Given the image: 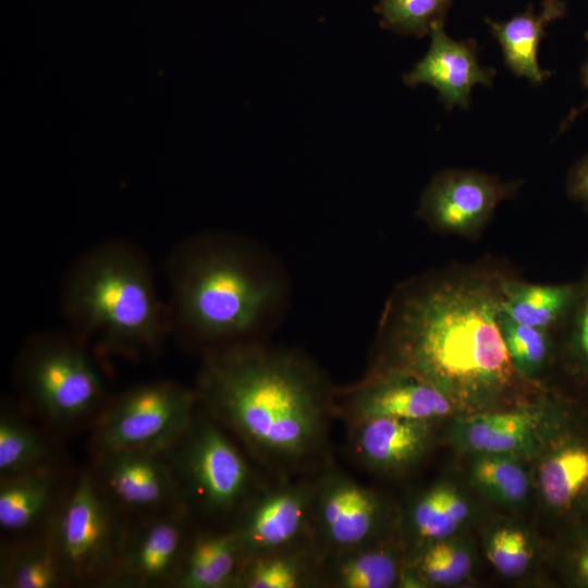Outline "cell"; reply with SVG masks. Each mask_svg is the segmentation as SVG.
I'll use <instances>...</instances> for the list:
<instances>
[{
    "label": "cell",
    "instance_id": "obj_1",
    "mask_svg": "<svg viewBox=\"0 0 588 588\" xmlns=\"http://www.w3.org/2000/svg\"><path fill=\"white\" fill-rule=\"evenodd\" d=\"M193 390L269 477L313 475L332 460L336 388L302 352L265 342L208 351Z\"/></svg>",
    "mask_w": 588,
    "mask_h": 588
},
{
    "label": "cell",
    "instance_id": "obj_2",
    "mask_svg": "<svg viewBox=\"0 0 588 588\" xmlns=\"http://www.w3.org/2000/svg\"><path fill=\"white\" fill-rule=\"evenodd\" d=\"M501 283L482 278H424L401 286L379 328L370 371L401 370L452 401L479 402L512 381L500 330Z\"/></svg>",
    "mask_w": 588,
    "mask_h": 588
},
{
    "label": "cell",
    "instance_id": "obj_3",
    "mask_svg": "<svg viewBox=\"0 0 588 588\" xmlns=\"http://www.w3.org/2000/svg\"><path fill=\"white\" fill-rule=\"evenodd\" d=\"M170 331L203 354L264 342L286 309L289 275L247 237L200 233L181 242L167 264Z\"/></svg>",
    "mask_w": 588,
    "mask_h": 588
},
{
    "label": "cell",
    "instance_id": "obj_4",
    "mask_svg": "<svg viewBox=\"0 0 588 588\" xmlns=\"http://www.w3.org/2000/svg\"><path fill=\"white\" fill-rule=\"evenodd\" d=\"M61 307L72 332L107 353L149 354L170 332L151 266L126 242L84 253L65 277Z\"/></svg>",
    "mask_w": 588,
    "mask_h": 588
},
{
    "label": "cell",
    "instance_id": "obj_5",
    "mask_svg": "<svg viewBox=\"0 0 588 588\" xmlns=\"http://www.w3.org/2000/svg\"><path fill=\"white\" fill-rule=\"evenodd\" d=\"M182 503L196 522L228 527L267 482L256 463L199 406L166 449Z\"/></svg>",
    "mask_w": 588,
    "mask_h": 588
},
{
    "label": "cell",
    "instance_id": "obj_6",
    "mask_svg": "<svg viewBox=\"0 0 588 588\" xmlns=\"http://www.w3.org/2000/svg\"><path fill=\"white\" fill-rule=\"evenodd\" d=\"M15 379L29 415L53 433L90 428L110 399L88 344L73 332L28 340Z\"/></svg>",
    "mask_w": 588,
    "mask_h": 588
},
{
    "label": "cell",
    "instance_id": "obj_7",
    "mask_svg": "<svg viewBox=\"0 0 588 588\" xmlns=\"http://www.w3.org/2000/svg\"><path fill=\"white\" fill-rule=\"evenodd\" d=\"M128 517L97 483L88 466L75 471L49 524L70 587H109L115 573Z\"/></svg>",
    "mask_w": 588,
    "mask_h": 588
},
{
    "label": "cell",
    "instance_id": "obj_8",
    "mask_svg": "<svg viewBox=\"0 0 588 588\" xmlns=\"http://www.w3.org/2000/svg\"><path fill=\"white\" fill-rule=\"evenodd\" d=\"M198 407L193 389L173 381L134 385L109 401L90 427L91 454L166 450Z\"/></svg>",
    "mask_w": 588,
    "mask_h": 588
},
{
    "label": "cell",
    "instance_id": "obj_9",
    "mask_svg": "<svg viewBox=\"0 0 588 588\" xmlns=\"http://www.w3.org/2000/svg\"><path fill=\"white\" fill-rule=\"evenodd\" d=\"M387 505L332 460L315 474L311 538L323 559L385 538Z\"/></svg>",
    "mask_w": 588,
    "mask_h": 588
},
{
    "label": "cell",
    "instance_id": "obj_10",
    "mask_svg": "<svg viewBox=\"0 0 588 588\" xmlns=\"http://www.w3.org/2000/svg\"><path fill=\"white\" fill-rule=\"evenodd\" d=\"M195 522L183 503L128 517L108 588H174Z\"/></svg>",
    "mask_w": 588,
    "mask_h": 588
},
{
    "label": "cell",
    "instance_id": "obj_11",
    "mask_svg": "<svg viewBox=\"0 0 588 588\" xmlns=\"http://www.w3.org/2000/svg\"><path fill=\"white\" fill-rule=\"evenodd\" d=\"M315 474L269 478L233 528L245 561L313 540Z\"/></svg>",
    "mask_w": 588,
    "mask_h": 588
},
{
    "label": "cell",
    "instance_id": "obj_12",
    "mask_svg": "<svg viewBox=\"0 0 588 588\" xmlns=\"http://www.w3.org/2000/svg\"><path fill=\"white\" fill-rule=\"evenodd\" d=\"M452 400L430 382L401 370L368 372L360 381L336 388L334 414L346 425L391 417L430 422L449 415Z\"/></svg>",
    "mask_w": 588,
    "mask_h": 588
},
{
    "label": "cell",
    "instance_id": "obj_13",
    "mask_svg": "<svg viewBox=\"0 0 588 588\" xmlns=\"http://www.w3.org/2000/svg\"><path fill=\"white\" fill-rule=\"evenodd\" d=\"M88 467L107 498L127 517L182 503L166 450L96 453Z\"/></svg>",
    "mask_w": 588,
    "mask_h": 588
},
{
    "label": "cell",
    "instance_id": "obj_14",
    "mask_svg": "<svg viewBox=\"0 0 588 588\" xmlns=\"http://www.w3.org/2000/svg\"><path fill=\"white\" fill-rule=\"evenodd\" d=\"M515 189V184L501 183L482 172L446 170L437 174L422 193L418 215L439 231L471 234Z\"/></svg>",
    "mask_w": 588,
    "mask_h": 588
},
{
    "label": "cell",
    "instance_id": "obj_15",
    "mask_svg": "<svg viewBox=\"0 0 588 588\" xmlns=\"http://www.w3.org/2000/svg\"><path fill=\"white\" fill-rule=\"evenodd\" d=\"M431 41L427 53L413 69L403 75L409 87L426 84L433 87L446 110L470 107V94L475 85L492 86L497 71L481 66L474 38L456 40L437 25L430 33Z\"/></svg>",
    "mask_w": 588,
    "mask_h": 588
},
{
    "label": "cell",
    "instance_id": "obj_16",
    "mask_svg": "<svg viewBox=\"0 0 588 588\" xmlns=\"http://www.w3.org/2000/svg\"><path fill=\"white\" fill-rule=\"evenodd\" d=\"M346 427L350 456L372 474L405 473L424 457L430 444V422L375 417Z\"/></svg>",
    "mask_w": 588,
    "mask_h": 588
},
{
    "label": "cell",
    "instance_id": "obj_17",
    "mask_svg": "<svg viewBox=\"0 0 588 588\" xmlns=\"http://www.w3.org/2000/svg\"><path fill=\"white\" fill-rule=\"evenodd\" d=\"M74 475L65 465L0 477V528L4 538L46 529L70 490Z\"/></svg>",
    "mask_w": 588,
    "mask_h": 588
},
{
    "label": "cell",
    "instance_id": "obj_18",
    "mask_svg": "<svg viewBox=\"0 0 588 588\" xmlns=\"http://www.w3.org/2000/svg\"><path fill=\"white\" fill-rule=\"evenodd\" d=\"M566 428L540 465V492L554 512L588 514V430Z\"/></svg>",
    "mask_w": 588,
    "mask_h": 588
},
{
    "label": "cell",
    "instance_id": "obj_19",
    "mask_svg": "<svg viewBox=\"0 0 588 588\" xmlns=\"http://www.w3.org/2000/svg\"><path fill=\"white\" fill-rule=\"evenodd\" d=\"M244 561L231 526L195 522L174 588H235Z\"/></svg>",
    "mask_w": 588,
    "mask_h": 588
},
{
    "label": "cell",
    "instance_id": "obj_20",
    "mask_svg": "<svg viewBox=\"0 0 588 588\" xmlns=\"http://www.w3.org/2000/svg\"><path fill=\"white\" fill-rule=\"evenodd\" d=\"M566 12L565 1L542 0L539 12L530 3L524 12L507 21L497 22L490 17H485V21L500 44L503 61L510 71L539 85L550 76V72L541 69L538 62L540 41L548 25L564 17Z\"/></svg>",
    "mask_w": 588,
    "mask_h": 588
},
{
    "label": "cell",
    "instance_id": "obj_21",
    "mask_svg": "<svg viewBox=\"0 0 588 588\" xmlns=\"http://www.w3.org/2000/svg\"><path fill=\"white\" fill-rule=\"evenodd\" d=\"M0 587H70L49 527L32 535L2 538Z\"/></svg>",
    "mask_w": 588,
    "mask_h": 588
},
{
    "label": "cell",
    "instance_id": "obj_22",
    "mask_svg": "<svg viewBox=\"0 0 588 588\" xmlns=\"http://www.w3.org/2000/svg\"><path fill=\"white\" fill-rule=\"evenodd\" d=\"M404 565L382 538L323 559L320 588H390L400 584Z\"/></svg>",
    "mask_w": 588,
    "mask_h": 588
},
{
    "label": "cell",
    "instance_id": "obj_23",
    "mask_svg": "<svg viewBox=\"0 0 588 588\" xmlns=\"http://www.w3.org/2000/svg\"><path fill=\"white\" fill-rule=\"evenodd\" d=\"M9 405L0 414V477L65 466L56 436Z\"/></svg>",
    "mask_w": 588,
    "mask_h": 588
},
{
    "label": "cell",
    "instance_id": "obj_24",
    "mask_svg": "<svg viewBox=\"0 0 588 588\" xmlns=\"http://www.w3.org/2000/svg\"><path fill=\"white\" fill-rule=\"evenodd\" d=\"M323 558L313 540L244 561L235 588H318Z\"/></svg>",
    "mask_w": 588,
    "mask_h": 588
},
{
    "label": "cell",
    "instance_id": "obj_25",
    "mask_svg": "<svg viewBox=\"0 0 588 588\" xmlns=\"http://www.w3.org/2000/svg\"><path fill=\"white\" fill-rule=\"evenodd\" d=\"M537 417L526 411L479 413L461 419L456 436L466 449L480 454L512 455L529 449Z\"/></svg>",
    "mask_w": 588,
    "mask_h": 588
},
{
    "label": "cell",
    "instance_id": "obj_26",
    "mask_svg": "<svg viewBox=\"0 0 588 588\" xmlns=\"http://www.w3.org/2000/svg\"><path fill=\"white\" fill-rule=\"evenodd\" d=\"M578 292V283L530 284L501 282V313L512 320L540 329L564 321Z\"/></svg>",
    "mask_w": 588,
    "mask_h": 588
},
{
    "label": "cell",
    "instance_id": "obj_27",
    "mask_svg": "<svg viewBox=\"0 0 588 588\" xmlns=\"http://www.w3.org/2000/svg\"><path fill=\"white\" fill-rule=\"evenodd\" d=\"M466 501L450 487L434 486L419 494L406 514V526L421 544L449 538L468 516Z\"/></svg>",
    "mask_w": 588,
    "mask_h": 588
},
{
    "label": "cell",
    "instance_id": "obj_28",
    "mask_svg": "<svg viewBox=\"0 0 588 588\" xmlns=\"http://www.w3.org/2000/svg\"><path fill=\"white\" fill-rule=\"evenodd\" d=\"M471 568L468 552L457 543L437 540L421 544L404 565L401 584L448 586L465 579Z\"/></svg>",
    "mask_w": 588,
    "mask_h": 588
},
{
    "label": "cell",
    "instance_id": "obj_29",
    "mask_svg": "<svg viewBox=\"0 0 588 588\" xmlns=\"http://www.w3.org/2000/svg\"><path fill=\"white\" fill-rule=\"evenodd\" d=\"M455 0H379L375 5L380 26L404 36L422 38L444 25Z\"/></svg>",
    "mask_w": 588,
    "mask_h": 588
},
{
    "label": "cell",
    "instance_id": "obj_30",
    "mask_svg": "<svg viewBox=\"0 0 588 588\" xmlns=\"http://www.w3.org/2000/svg\"><path fill=\"white\" fill-rule=\"evenodd\" d=\"M471 476L486 494L501 503H518L528 492L526 473L507 455L481 454L473 465Z\"/></svg>",
    "mask_w": 588,
    "mask_h": 588
},
{
    "label": "cell",
    "instance_id": "obj_31",
    "mask_svg": "<svg viewBox=\"0 0 588 588\" xmlns=\"http://www.w3.org/2000/svg\"><path fill=\"white\" fill-rule=\"evenodd\" d=\"M498 321L514 368L525 375H531L541 368L550 352L547 330L516 322L501 310Z\"/></svg>",
    "mask_w": 588,
    "mask_h": 588
},
{
    "label": "cell",
    "instance_id": "obj_32",
    "mask_svg": "<svg viewBox=\"0 0 588 588\" xmlns=\"http://www.w3.org/2000/svg\"><path fill=\"white\" fill-rule=\"evenodd\" d=\"M577 283L576 299L562 323L566 326V354L573 376L588 388V269Z\"/></svg>",
    "mask_w": 588,
    "mask_h": 588
},
{
    "label": "cell",
    "instance_id": "obj_33",
    "mask_svg": "<svg viewBox=\"0 0 588 588\" xmlns=\"http://www.w3.org/2000/svg\"><path fill=\"white\" fill-rule=\"evenodd\" d=\"M487 554L494 568L505 577L523 575L532 558L528 539L513 528L497 530L489 541Z\"/></svg>",
    "mask_w": 588,
    "mask_h": 588
},
{
    "label": "cell",
    "instance_id": "obj_34",
    "mask_svg": "<svg viewBox=\"0 0 588 588\" xmlns=\"http://www.w3.org/2000/svg\"><path fill=\"white\" fill-rule=\"evenodd\" d=\"M566 189L571 199L588 209V154L578 160L569 171Z\"/></svg>",
    "mask_w": 588,
    "mask_h": 588
},
{
    "label": "cell",
    "instance_id": "obj_35",
    "mask_svg": "<svg viewBox=\"0 0 588 588\" xmlns=\"http://www.w3.org/2000/svg\"><path fill=\"white\" fill-rule=\"evenodd\" d=\"M578 540L569 553L571 576L577 584L588 587V534Z\"/></svg>",
    "mask_w": 588,
    "mask_h": 588
},
{
    "label": "cell",
    "instance_id": "obj_36",
    "mask_svg": "<svg viewBox=\"0 0 588 588\" xmlns=\"http://www.w3.org/2000/svg\"><path fill=\"white\" fill-rule=\"evenodd\" d=\"M585 39L588 44V32H586L585 34ZM580 79H581L583 87L586 89L588 94V58L581 66ZM586 109H588V97L581 106L571 110V112L567 114V117L563 120V122L560 125V133L564 132L569 126V124L574 122V120L580 113H583Z\"/></svg>",
    "mask_w": 588,
    "mask_h": 588
}]
</instances>
